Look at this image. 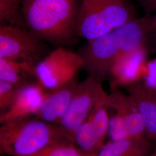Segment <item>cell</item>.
Returning <instances> with one entry per match:
<instances>
[{"mask_svg": "<svg viewBox=\"0 0 156 156\" xmlns=\"http://www.w3.org/2000/svg\"><path fill=\"white\" fill-rule=\"evenodd\" d=\"M79 9L76 0H24L22 12L26 28L58 47L77 37Z\"/></svg>", "mask_w": 156, "mask_h": 156, "instance_id": "6da1fadb", "label": "cell"}, {"mask_svg": "<svg viewBox=\"0 0 156 156\" xmlns=\"http://www.w3.org/2000/svg\"><path fill=\"white\" fill-rule=\"evenodd\" d=\"M65 140H68L59 125L38 117L1 124L0 151L8 156H32L49 145Z\"/></svg>", "mask_w": 156, "mask_h": 156, "instance_id": "7a4b0ae2", "label": "cell"}, {"mask_svg": "<svg viewBox=\"0 0 156 156\" xmlns=\"http://www.w3.org/2000/svg\"><path fill=\"white\" fill-rule=\"evenodd\" d=\"M128 0H82L76 35L89 41L109 33L134 19Z\"/></svg>", "mask_w": 156, "mask_h": 156, "instance_id": "3957f363", "label": "cell"}, {"mask_svg": "<svg viewBox=\"0 0 156 156\" xmlns=\"http://www.w3.org/2000/svg\"><path fill=\"white\" fill-rule=\"evenodd\" d=\"M83 68L79 53L58 46L36 65L35 79L47 90L57 89L77 80Z\"/></svg>", "mask_w": 156, "mask_h": 156, "instance_id": "277c9868", "label": "cell"}, {"mask_svg": "<svg viewBox=\"0 0 156 156\" xmlns=\"http://www.w3.org/2000/svg\"><path fill=\"white\" fill-rule=\"evenodd\" d=\"M102 83L100 80L89 76L79 82L75 89L67 113L59 125L66 137L73 143L79 127L89 117L95 106L108 95Z\"/></svg>", "mask_w": 156, "mask_h": 156, "instance_id": "5b68a950", "label": "cell"}, {"mask_svg": "<svg viewBox=\"0 0 156 156\" xmlns=\"http://www.w3.org/2000/svg\"><path fill=\"white\" fill-rule=\"evenodd\" d=\"M45 43L26 27L1 24L0 58L24 61L36 66L48 55Z\"/></svg>", "mask_w": 156, "mask_h": 156, "instance_id": "8992f818", "label": "cell"}, {"mask_svg": "<svg viewBox=\"0 0 156 156\" xmlns=\"http://www.w3.org/2000/svg\"><path fill=\"white\" fill-rule=\"evenodd\" d=\"M79 53L83 60V68L89 76L103 82L108 78L112 67L122 54L115 30L87 41Z\"/></svg>", "mask_w": 156, "mask_h": 156, "instance_id": "52a82bcc", "label": "cell"}, {"mask_svg": "<svg viewBox=\"0 0 156 156\" xmlns=\"http://www.w3.org/2000/svg\"><path fill=\"white\" fill-rule=\"evenodd\" d=\"M108 97L95 106L75 135V144L86 156L94 154L104 145L110 118Z\"/></svg>", "mask_w": 156, "mask_h": 156, "instance_id": "ba28073f", "label": "cell"}, {"mask_svg": "<svg viewBox=\"0 0 156 156\" xmlns=\"http://www.w3.org/2000/svg\"><path fill=\"white\" fill-rule=\"evenodd\" d=\"M147 55L146 47L144 46L120 56L113 65L108 76L112 89L140 82L147 62Z\"/></svg>", "mask_w": 156, "mask_h": 156, "instance_id": "9c48e42d", "label": "cell"}, {"mask_svg": "<svg viewBox=\"0 0 156 156\" xmlns=\"http://www.w3.org/2000/svg\"><path fill=\"white\" fill-rule=\"evenodd\" d=\"M47 90L39 83L30 82L20 87L15 100L6 111L0 113V123L31 117L38 111Z\"/></svg>", "mask_w": 156, "mask_h": 156, "instance_id": "30bf717a", "label": "cell"}, {"mask_svg": "<svg viewBox=\"0 0 156 156\" xmlns=\"http://www.w3.org/2000/svg\"><path fill=\"white\" fill-rule=\"evenodd\" d=\"M78 79L57 89L47 90L35 116L48 123L60 125L72 100Z\"/></svg>", "mask_w": 156, "mask_h": 156, "instance_id": "8fae6325", "label": "cell"}, {"mask_svg": "<svg viewBox=\"0 0 156 156\" xmlns=\"http://www.w3.org/2000/svg\"><path fill=\"white\" fill-rule=\"evenodd\" d=\"M108 106L123 118L130 139L142 138V134L146 132L145 123L134 101L129 95L123 94L116 89H112L108 97Z\"/></svg>", "mask_w": 156, "mask_h": 156, "instance_id": "7c38bea8", "label": "cell"}, {"mask_svg": "<svg viewBox=\"0 0 156 156\" xmlns=\"http://www.w3.org/2000/svg\"><path fill=\"white\" fill-rule=\"evenodd\" d=\"M145 123L146 132L156 137V93L140 82L126 86Z\"/></svg>", "mask_w": 156, "mask_h": 156, "instance_id": "4fadbf2b", "label": "cell"}, {"mask_svg": "<svg viewBox=\"0 0 156 156\" xmlns=\"http://www.w3.org/2000/svg\"><path fill=\"white\" fill-rule=\"evenodd\" d=\"M149 17L134 19L115 29L120 43V56L146 46V35L151 31Z\"/></svg>", "mask_w": 156, "mask_h": 156, "instance_id": "5bb4252c", "label": "cell"}, {"mask_svg": "<svg viewBox=\"0 0 156 156\" xmlns=\"http://www.w3.org/2000/svg\"><path fill=\"white\" fill-rule=\"evenodd\" d=\"M35 65L28 62L0 58V80L20 88L35 78Z\"/></svg>", "mask_w": 156, "mask_h": 156, "instance_id": "9a60e30c", "label": "cell"}, {"mask_svg": "<svg viewBox=\"0 0 156 156\" xmlns=\"http://www.w3.org/2000/svg\"><path fill=\"white\" fill-rule=\"evenodd\" d=\"M147 151L146 144L140 138L111 140L91 156H145Z\"/></svg>", "mask_w": 156, "mask_h": 156, "instance_id": "2e32d148", "label": "cell"}, {"mask_svg": "<svg viewBox=\"0 0 156 156\" xmlns=\"http://www.w3.org/2000/svg\"><path fill=\"white\" fill-rule=\"evenodd\" d=\"M24 0H0L1 24L26 27L22 12Z\"/></svg>", "mask_w": 156, "mask_h": 156, "instance_id": "e0dca14e", "label": "cell"}, {"mask_svg": "<svg viewBox=\"0 0 156 156\" xmlns=\"http://www.w3.org/2000/svg\"><path fill=\"white\" fill-rule=\"evenodd\" d=\"M31 156H86L73 142L65 140L48 146Z\"/></svg>", "mask_w": 156, "mask_h": 156, "instance_id": "ac0fdd59", "label": "cell"}, {"mask_svg": "<svg viewBox=\"0 0 156 156\" xmlns=\"http://www.w3.org/2000/svg\"><path fill=\"white\" fill-rule=\"evenodd\" d=\"M108 134L113 141L130 139L123 118L117 113L109 118Z\"/></svg>", "mask_w": 156, "mask_h": 156, "instance_id": "d6986e66", "label": "cell"}, {"mask_svg": "<svg viewBox=\"0 0 156 156\" xmlns=\"http://www.w3.org/2000/svg\"><path fill=\"white\" fill-rule=\"evenodd\" d=\"M19 87L11 83L0 80V111H6L16 98Z\"/></svg>", "mask_w": 156, "mask_h": 156, "instance_id": "ffe728a7", "label": "cell"}, {"mask_svg": "<svg viewBox=\"0 0 156 156\" xmlns=\"http://www.w3.org/2000/svg\"><path fill=\"white\" fill-rule=\"evenodd\" d=\"M143 83L156 93V58L147 62L143 76Z\"/></svg>", "mask_w": 156, "mask_h": 156, "instance_id": "44dd1931", "label": "cell"}, {"mask_svg": "<svg viewBox=\"0 0 156 156\" xmlns=\"http://www.w3.org/2000/svg\"><path fill=\"white\" fill-rule=\"evenodd\" d=\"M141 3L146 11L147 12L156 11V0H140Z\"/></svg>", "mask_w": 156, "mask_h": 156, "instance_id": "7402d4cb", "label": "cell"}, {"mask_svg": "<svg viewBox=\"0 0 156 156\" xmlns=\"http://www.w3.org/2000/svg\"><path fill=\"white\" fill-rule=\"evenodd\" d=\"M149 24L151 31H156V13L153 16L149 17Z\"/></svg>", "mask_w": 156, "mask_h": 156, "instance_id": "603a6c76", "label": "cell"}, {"mask_svg": "<svg viewBox=\"0 0 156 156\" xmlns=\"http://www.w3.org/2000/svg\"><path fill=\"white\" fill-rule=\"evenodd\" d=\"M154 156H156V153L155 154V155H154Z\"/></svg>", "mask_w": 156, "mask_h": 156, "instance_id": "cb8c5ba5", "label": "cell"}]
</instances>
